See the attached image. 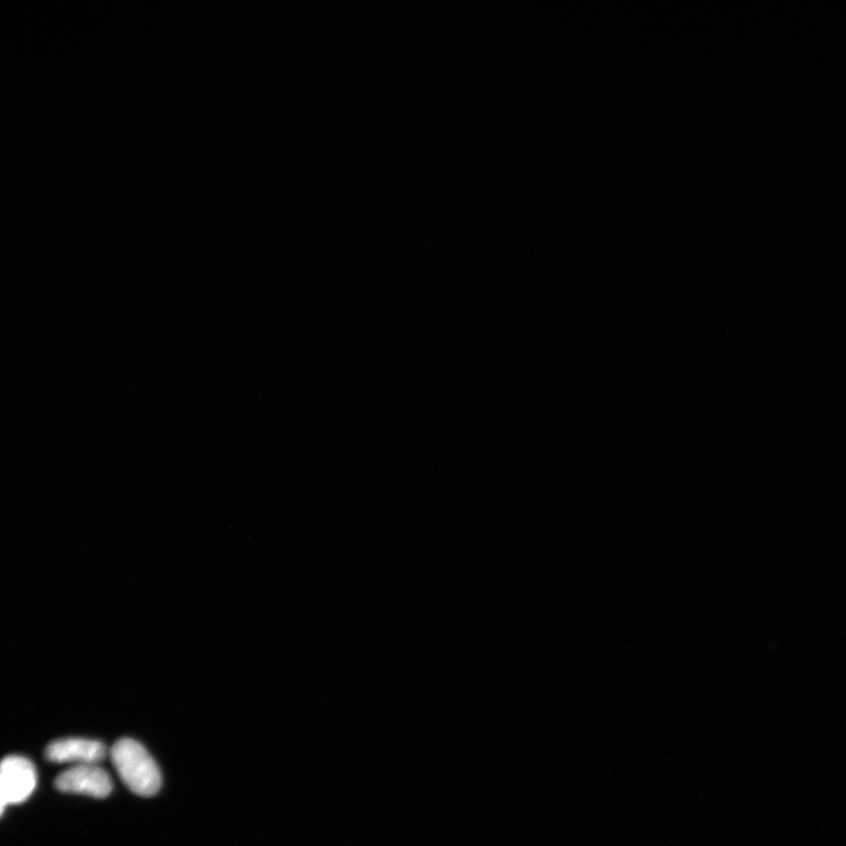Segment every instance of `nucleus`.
<instances>
[{
	"mask_svg": "<svg viewBox=\"0 0 846 846\" xmlns=\"http://www.w3.org/2000/svg\"><path fill=\"white\" fill-rule=\"evenodd\" d=\"M109 756L125 786L136 795L152 797L161 790V770L139 742L121 739L112 746Z\"/></svg>",
	"mask_w": 846,
	"mask_h": 846,
	"instance_id": "nucleus-1",
	"label": "nucleus"
},
{
	"mask_svg": "<svg viewBox=\"0 0 846 846\" xmlns=\"http://www.w3.org/2000/svg\"><path fill=\"white\" fill-rule=\"evenodd\" d=\"M37 787L35 765L23 756H8L0 768V801L2 813L8 806L21 804Z\"/></svg>",
	"mask_w": 846,
	"mask_h": 846,
	"instance_id": "nucleus-2",
	"label": "nucleus"
},
{
	"mask_svg": "<svg viewBox=\"0 0 846 846\" xmlns=\"http://www.w3.org/2000/svg\"><path fill=\"white\" fill-rule=\"evenodd\" d=\"M55 787L66 793L106 798L112 792V779L98 764L73 765L55 780Z\"/></svg>",
	"mask_w": 846,
	"mask_h": 846,
	"instance_id": "nucleus-3",
	"label": "nucleus"
},
{
	"mask_svg": "<svg viewBox=\"0 0 846 846\" xmlns=\"http://www.w3.org/2000/svg\"><path fill=\"white\" fill-rule=\"evenodd\" d=\"M45 756L53 763L59 764H100L107 756L105 744L88 739L57 740L45 750Z\"/></svg>",
	"mask_w": 846,
	"mask_h": 846,
	"instance_id": "nucleus-4",
	"label": "nucleus"
}]
</instances>
